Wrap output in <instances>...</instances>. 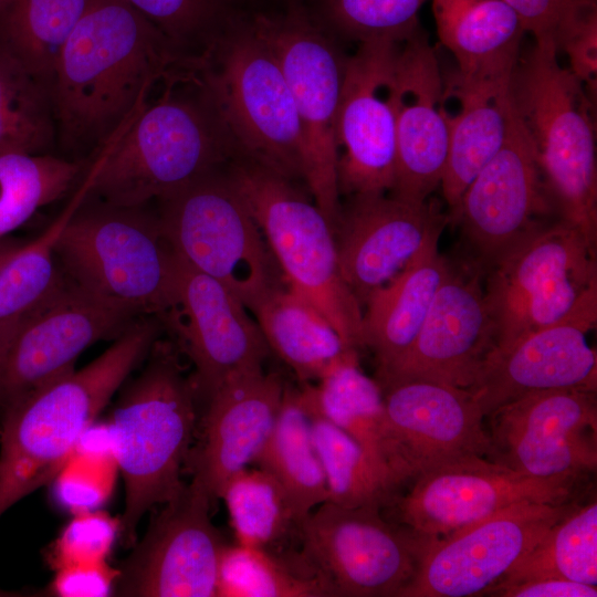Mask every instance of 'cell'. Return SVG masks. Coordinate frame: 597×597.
<instances>
[{"label": "cell", "instance_id": "1", "mask_svg": "<svg viewBox=\"0 0 597 597\" xmlns=\"http://www.w3.org/2000/svg\"><path fill=\"white\" fill-rule=\"evenodd\" d=\"M175 45L125 0H90L64 42L51 97L62 139L96 148L147 104Z\"/></svg>", "mask_w": 597, "mask_h": 597}, {"label": "cell", "instance_id": "2", "mask_svg": "<svg viewBox=\"0 0 597 597\" xmlns=\"http://www.w3.org/2000/svg\"><path fill=\"white\" fill-rule=\"evenodd\" d=\"M158 316L136 318L85 367L17 399L0 431V516L54 480L98 413L147 357L159 336Z\"/></svg>", "mask_w": 597, "mask_h": 597}, {"label": "cell", "instance_id": "3", "mask_svg": "<svg viewBox=\"0 0 597 597\" xmlns=\"http://www.w3.org/2000/svg\"><path fill=\"white\" fill-rule=\"evenodd\" d=\"M221 124L199 98L165 95L96 148L81 185L84 199L145 206L238 157Z\"/></svg>", "mask_w": 597, "mask_h": 597}, {"label": "cell", "instance_id": "4", "mask_svg": "<svg viewBox=\"0 0 597 597\" xmlns=\"http://www.w3.org/2000/svg\"><path fill=\"white\" fill-rule=\"evenodd\" d=\"M143 371L115 406L108 431L122 472L126 502L121 528L126 544L146 512L184 488L181 469L196 429L197 394L174 347L158 338Z\"/></svg>", "mask_w": 597, "mask_h": 597}, {"label": "cell", "instance_id": "5", "mask_svg": "<svg viewBox=\"0 0 597 597\" xmlns=\"http://www.w3.org/2000/svg\"><path fill=\"white\" fill-rule=\"evenodd\" d=\"M554 45L535 43L511 82L514 111L532 143L561 220L597 248V160L591 100L561 64Z\"/></svg>", "mask_w": 597, "mask_h": 597}, {"label": "cell", "instance_id": "6", "mask_svg": "<svg viewBox=\"0 0 597 597\" xmlns=\"http://www.w3.org/2000/svg\"><path fill=\"white\" fill-rule=\"evenodd\" d=\"M75 198L54 244L65 277L139 316L167 314L177 301L178 256L157 213L85 203L81 188Z\"/></svg>", "mask_w": 597, "mask_h": 597}, {"label": "cell", "instance_id": "7", "mask_svg": "<svg viewBox=\"0 0 597 597\" xmlns=\"http://www.w3.org/2000/svg\"><path fill=\"white\" fill-rule=\"evenodd\" d=\"M224 171L285 285L316 307L346 346H364L363 308L341 274L334 230L316 203L294 181L247 158H233Z\"/></svg>", "mask_w": 597, "mask_h": 597}, {"label": "cell", "instance_id": "8", "mask_svg": "<svg viewBox=\"0 0 597 597\" xmlns=\"http://www.w3.org/2000/svg\"><path fill=\"white\" fill-rule=\"evenodd\" d=\"M214 35L200 96L239 157L292 181L304 179L302 133L279 61L250 22L226 23Z\"/></svg>", "mask_w": 597, "mask_h": 597}, {"label": "cell", "instance_id": "9", "mask_svg": "<svg viewBox=\"0 0 597 597\" xmlns=\"http://www.w3.org/2000/svg\"><path fill=\"white\" fill-rule=\"evenodd\" d=\"M491 269L484 291L495 345L574 315L597 316L596 247L562 220L528 231Z\"/></svg>", "mask_w": 597, "mask_h": 597}, {"label": "cell", "instance_id": "10", "mask_svg": "<svg viewBox=\"0 0 597 597\" xmlns=\"http://www.w3.org/2000/svg\"><path fill=\"white\" fill-rule=\"evenodd\" d=\"M158 201L157 216L175 253L224 284L248 310L285 284L226 171L213 170Z\"/></svg>", "mask_w": 597, "mask_h": 597}, {"label": "cell", "instance_id": "11", "mask_svg": "<svg viewBox=\"0 0 597 597\" xmlns=\"http://www.w3.org/2000/svg\"><path fill=\"white\" fill-rule=\"evenodd\" d=\"M250 23L284 73L302 133L303 180L335 231L342 211L336 122L346 57L301 9L281 15L258 14Z\"/></svg>", "mask_w": 597, "mask_h": 597}, {"label": "cell", "instance_id": "12", "mask_svg": "<svg viewBox=\"0 0 597 597\" xmlns=\"http://www.w3.org/2000/svg\"><path fill=\"white\" fill-rule=\"evenodd\" d=\"M379 511L326 501L302 523L301 561L327 596L399 597L413 577L421 543Z\"/></svg>", "mask_w": 597, "mask_h": 597}, {"label": "cell", "instance_id": "13", "mask_svg": "<svg viewBox=\"0 0 597 597\" xmlns=\"http://www.w3.org/2000/svg\"><path fill=\"white\" fill-rule=\"evenodd\" d=\"M138 317L64 275L43 302L0 336V409L73 370L86 348L115 339Z\"/></svg>", "mask_w": 597, "mask_h": 597}, {"label": "cell", "instance_id": "14", "mask_svg": "<svg viewBox=\"0 0 597 597\" xmlns=\"http://www.w3.org/2000/svg\"><path fill=\"white\" fill-rule=\"evenodd\" d=\"M488 417L491 461L538 479L576 482L597 468L596 391H534Z\"/></svg>", "mask_w": 597, "mask_h": 597}, {"label": "cell", "instance_id": "15", "mask_svg": "<svg viewBox=\"0 0 597 597\" xmlns=\"http://www.w3.org/2000/svg\"><path fill=\"white\" fill-rule=\"evenodd\" d=\"M380 388L385 462L400 485L449 462L488 457L484 416L467 388L428 378Z\"/></svg>", "mask_w": 597, "mask_h": 597}, {"label": "cell", "instance_id": "16", "mask_svg": "<svg viewBox=\"0 0 597 597\" xmlns=\"http://www.w3.org/2000/svg\"><path fill=\"white\" fill-rule=\"evenodd\" d=\"M576 481L538 479L483 457L429 470L396 499L400 523L423 546L519 504L568 502Z\"/></svg>", "mask_w": 597, "mask_h": 597}, {"label": "cell", "instance_id": "17", "mask_svg": "<svg viewBox=\"0 0 597 597\" xmlns=\"http://www.w3.org/2000/svg\"><path fill=\"white\" fill-rule=\"evenodd\" d=\"M399 43L390 39L362 42L346 57L336 122L339 193H386L394 187Z\"/></svg>", "mask_w": 597, "mask_h": 597}, {"label": "cell", "instance_id": "18", "mask_svg": "<svg viewBox=\"0 0 597 597\" xmlns=\"http://www.w3.org/2000/svg\"><path fill=\"white\" fill-rule=\"evenodd\" d=\"M576 505L519 504L429 543L399 597H471L486 594Z\"/></svg>", "mask_w": 597, "mask_h": 597}, {"label": "cell", "instance_id": "19", "mask_svg": "<svg viewBox=\"0 0 597 597\" xmlns=\"http://www.w3.org/2000/svg\"><path fill=\"white\" fill-rule=\"evenodd\" d=\"M216 503L191 480L151 522L117 583L124 596L214 597L227 544L211 522Z\"/></svg>", "mask_w": 597, "mask_h": 597}, {"label": "cell", "instance_id": "20", "mask_svg": "<svg viewBox=\"0 0 597 597\" xmlns=\"http://www.w3.org/2000/svg\"><path fill=\"white\" fill-rule=\"evenodd\" d=\"M247 310L224 284L178 256L177 301L164 322L195 366L197 397L207 401L231 376L262 369L270 348Z\"/></svg>", "mask_w": 597, "mask_h": 597}, {"label": "cell", "instance_id": "21", "mask_svg": "<svg viewBox=\"0 0 597 597\" xmlns=\"http://www.w3.org/2000/svg\"><path fill=\"white\" fill-rule=\"evenodd\" d=\"M447 218L433 201L352 196L334 231L341 274L363 306L436 238Z\"/></svg>", "mask_w": 597, "mask_h": 597}, {"label": "cell", "instance_id": "22", "mask_svg": "<svg viewBox=\"0 0 597 597\" xmlns=\"http://www.w3.org/2000/svg\"><path fill=\"white\" fill-rule=\"evenodd\" d=\"M552 209L532 143L512 104L506 138L467 187L454 220L492 266L538 226L536 216Z\"/></svg>", "mask_w": 597, "mask_h": 597}, {"label": "cell", "instance_id": "23", "mask_svg": "<svg viewBox=\"0 0 597 597\" xmlns=\"http://www.w3.org/2000/svg\"><path fill=\"white\" fill-rule=\"evenodd\" d=\"M597 316L574 315L495 345L467 388L484 417L530 392L597 389V354L587 333Z\"/></svg>", "mask_w": 597, "mask_h": 597}, {"label": "cell", "instance_id": "24", "mask_svg": "<svg viewBox=\"0 0 597 597\" xmlns=\"http://www.w3.org/2000/svg\"><path fill=\"white\" fill-rule=\"evenodd\" d=\"M396 176L391 195L423 202L440 186L449 126L443 107V76L425 32L400 41L395 81Z\"/></svg>", "mask_w": 597, "mask_h": 597}, {"label": "cell", "instance_id": "25", "mask_svg": "<svg viewBox=\"0 0 597 597\" xmlns=\"http://www.w3.org/2000/svg\"><path fill=\"white\" fill-rule=\"evenodd\" d=\"M495 343L480 277L450 268L412 346L377 383L428 378L469 388Z\"/></svg>", "mask_w": 597, "mask_h": 597}, {"label": "cell", "instance_id": "26", "mask_svg": "<svg viewBox=\"0 0 597 597\" xmlns=\"http://www.w3.org/2000/svg\"><path fill=\"white\" fill-rule=\"evenodd\" d=\"M285 385L263 369L231 376L207 400L198 440L187 457L192 481L216 503L226 483L254 463L277 417Z\"/></svg>", "mask_w": 597, "mask_h": 597}, {"label": "cell", "instance_id": "27", "mask_svg": "<svg viewBox=\"0 0 597 597\" xmlns=\"http://www.w3.org/2000/svg\"><path fill=\"white\" fill-rule=\"evenodd\" d=\"M514 70L475 73L455 70L443 77L449 146L440 187L452 220L467 187L506 138Z\"/></svg>", "mask_w": 597, "mask_h": 597}, {"label": "cell", "instance_id": "28", "mask_svg": "<svg viewBox=\"0 0 597 597\" xmlns=\"http://www.w3.org/2000/svg\"><path fill=\"white\" fill-rule=\"evenodd\" d=\"M438 240L432 239L396 277L376 290L364 304V346L375 353L378 377L408 353L450 271L451 265L438 251Z\"/></svg>", "mask_w": 597, "mask_h": 597}, {"label": "cell", "instance_id": "29", "mask_svg": "<svg viewBox=\"0 0 597 597\" xmlns=\"http://www.w3.org/2000/svg\"><path fill=\"white\" fill-rule=\"evenodd\" d=\"M251 312L269 348L303 384L318 381L356 355L316 307L285 285L269 293Z\"/></svg>", "mask_w": 597, "mask_h": 597}, {"label": "cell", "instance_id": "30", "mask_svg": "<svg viewBox=\"0 0 597 597\" xmlns=\"http://www.w3.org/2000/svg\"><path fill=\"white\" fill-rule=\"evenodd\" d=\"M440 42L462 73L514 67L524 28L504 0H432Z\"/></svg>", "mask_w": 597, "mask_h": 597}, {"label": "cell", "instance_id": "31", "mask_svg": "<svg viewBox=\"0 0 597 597\" xmlns=\"http://www.w3.org/2000/svg\"><path fill=\"white\" fill-rule=\"evenodd\" d=\"M254 463L283 486L303 522L316 506L328 501L311 417L298 389L285 386L274 427Z\"/></svg>", "mask_w": 597, "mask_h": 597}, {"label": "cell", "instance_id": "32", "mask_svg": "<svg viewBox=\"0 0 597 597\" xmlns=\"http://www.w3.org/2000/svg\"><path fill=\"white\" fill-rule=\"evenodd\" d=\"M90 0H0V51L51 87L59 53Z\"/></svg>", "mask_w": 597, "mask_h": 597}, {"label": "cell", "instance_id": "33", "mask_svg": "<svg viewBox=\"0 0 597 597\" xmlns=\"http://www.w3.org/2000/svg\"><path fill=\"white\" fill-rule=\"evenodd\" d=\"M298 392L307 409L348 433L389 470L381 388L359 369L357 355L338 363L316 385L305 383Z\"/></svg>", "mask_w": 597, "mask_h": 597}, {"label": "cell", "instance_id": "34", "mask_svg": "<svg viewBox=\"0 0 597 597\" xmlns=\"http://www.w3.org/2000/svg\"><path fill=\"white\" fill-rule=\"evenodd\" d=\"M307 411L328 501L347 507L379 510L392 504L401 486L394 474L348 433L310 409Z\"/></svg>", "mask_w": 597, "mask_h": 597}, {"label": "cell", "instance_id": "35", "mask_svg": "<svg viewBox=\"0 0 597 597\" xmlns=\"http://www.w3.org/2000/svg\"><path fill=\"white\" fill-rule=\"evenodd\" d=\"M226 503L237 543L280 558L281 548L301 535L303 521L283 486L261 468H245L226 483ZM283 559V558H282Z\"/></svg>", "mask_w": 597, "mask_h": 597}, {"label": "cell", "instance_id": "36", "mask_svg": "<svg viewBox=\"0 0 597 597\" xmlns=\"http://www.w3.org/2000/svg\"><path fill=\"white\" fill-rule=\"evenodd\" d=\"M561 578L597 586V503L575 506L552 525L498 584ZM496 584V585H498Z\"/></svg>", "mask_w": 597, "mask_h": 597}, {"label": "cell", "instance_id": "37", "mask_svg": "<svg viewBox=\"0 0 597 597\" xmlns=\"http://www.w3.org/2000/svg\"><path fill=\"white\" fill-rule=\"evenodd\" d=\"M82 165L50 154H0V240L61 198Z\"/></svg>", "mask_w": 597, "mask_h": 597}, {"label": "cell", "instance_id": "38", "mask_svg": "<svg viewBox=\"0 0 597 597\" xmlns=\"http://www.w3.org/2000/svg\"><path fill=\"white\" fill-rule=\"evenodd\" d=\"M55 125L50 87L0 51V154H48Z\"/></svg>", "mask_w": 597, "mask_h": 597}, {"label": "cell", "instance_id": "39", "mask_svg": "<svg viewBox=\"0 0 597 597\" xmlns=\"http://www.w3.org/2000/svg\"><path fill=\"white\" fill-rule=\"evenodd\" d=\"M75 201L76 198L40 235L24 242L0 264V336L63 282L54 244Z\"/></svg>", "mask_w": 597, "mask_h": 597}, {"label": "cell", "instance_id": "40", "mask_svg": "<svg viewBox=\"0 0 597 597\" xmlns=\"http://www.w3.org/2000/svg\"><path fill=\"white\" fill-rule=\"evenodd\" d=\"M219 597H320L327 591L316 577L296 573L269 552L227 545L218 573Z\"/></svg>", "mask_w": 597, "mask_h": 597}, {"label": "cell", "instance_id": "41", "mask_svg": "<svg viewBox=\"0 0 597 597\" xmlns=\"http://www.w3.org/2000/svg\"><path fill=\"white\" fill-rule=\"evenodd\" d=\"M118 469L108 427H90L55 476L59 500L75 513L103 503Z\"/></svg>", "mask_w": 597, "mask_h": 597}, {"label": "cell", "instance_id": "42", "mask_svg": "<svg viewBox=\"0 0 597 597\" xmlns=\"http://www.w3.org/2000/svg\"><path fill=\"white\" fill-rule=\"evenodd\" d=\"M428 0H320L326 23L359 43L402 41L418 28V12Z\"/></svg>", "mask_w": 597, "mask_h": 597}, {"label": "cell", "instance_id": "43", "mask_svg": "<svg viewBox=\"0 0 597 597\" xmlns=\"http://www.w3.org/2000/svg\"><path fill=\"white\" fill-rule=\"evenodd\" d=\"M174 45L216 35L227 20V0H125Z\"/></svg>", "mask_w": 597, "mask_h": 597}, {"label": "cell", "instance_id": "44", "mask_svg": "<svg viewBox=\"0 0 597 597\" xmlns=\"http://www.w3.org/2000/svg\"><path fill=\"white\" fill-rule=\"evenodd\" d=\"M119 527L121 521L105 512L76 513L55 543V567L105 561Z\"/></svg>", "mask_w": 597, "mask_h": 597}, {"label": "cell", "instance_id": "45", "mask_svg": "<svg viewBox=\"0 0 597 597\" xmlns=\"http://www.w3.org/2000/svg\"><path fill=\"white\" fill-rule=\"evenodd\" d=\"M535 43L559 45L573 27L597 9L596 0H504Z\"/></svg>", "mask_w": 597, "mask_h": 597}, {"label": "cell", "instance_id": "46", "mask_svg": "<svg viewBox=\"0 0 597 597\" xmlns=\"http://www.w3.org/2000/svg\"><path fill=\"white\" fill-rule=\"evenodd\" d=\"M119 574L105 561L67 565L57 568L52 589L63 597H104L117 584Z\"/></svg>", "mask_w": 597, "mask_h": 597}, {"label": "cell", "instance_id": "47", "mask_svg": "<svg viewBox=\"0 0 597 597\" xmlns=\"http://www.w3.org/2000/svg\"><path fill=\"white\" fill-rule=\"evenodd\" d=\"M569 59L570 71L589 93L597 83V9L585 14L568 32L559 46Z\"/></svg>", "mask_w": 597, "mask_h": 597}, {"label": "cell", "instance_id": "48", "mask_svg": "<svg viewBox=\"0 0 597 597\" xmlns=\"http://www.w3.org/2000/svg\"><path fill=\"white\" fill-rule=\"evenodd\" d=\"M486 594L501 597H596L597 587L568 579L544 578L515 584H498Z\"/></svg>", "mask_w": 597, "mask_h": 597}, {"label": "cell", "instance_id": "49", "mask_svg": "<svg viewBox=\"0 0 597 597\" xmlns=\"http://www.w3.org/2000/svg\"><path fill=\"white\" fill-rule=\"evenodd\" d=\"M24 242L12 238H3L0 240V264L4 262L12 253H14Z\"/></svg>", "mask_w": 597, "mask_h": 597}]
</instances>
